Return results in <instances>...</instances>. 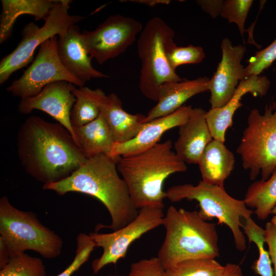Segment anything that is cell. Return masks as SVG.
<instances>
[{
  "instance_id": "cell-1",
  "label": "cell",
  "mask_w": 276,
  "mask_h": 276,
  "mask_svg": "<svg viewBox=\"0 0 276 276\" xmlns=\"http://www.w3.org/2000/svg\"><path fill=\"white\" fill-rule=\"evenodd\" d=\"M16 149L25 171L43 185L65 179L87 159L66 128L38 116L19 127Z\"/></svg>"
},
{
  "instance_id": "cell-2",
  "label": "cell",
  "mask_w": 276,
  "mask_h": 276,
  "mask_svg": "<svg viewBox=\"0 0 276 276\" xmlns=\"http://www.w3.org/2000/svg\"><path fill=\"white\" fill-rule=\"evenodd\" d=\"M119 157L100 154L88 158L68 177L43 185L42 189L60 196L78 192L97 198L107 209L111 220L108 225L98 224V229L117 231L132 221L139 213L125 182L119 175L117 163Z\"/></svg>"
},
{
  "instance_id": "cell-3",
  "label": "cell",
  "mask_w": 276,
  "mask_h": 276,
  "mask_svg": "<svg viewBox=\"0 0 276 276\" xmlns=\"http://www.w3.org/2000/svg\"><path fill=\"white\" fill-rule=\"evenodd\" d=\"M117 166L137 210L146 206L164 208L165 180L173 173L187 170L186 164L172 150L170 140L144 151L120 156Z\"/></svg>"
},
{
  "instance_id": "cell-4",
  "label": "cell",
  "mask_w": 276,
  "mask_h": 276,
  "mask_svg": "<svg viewBox=\"0 0 276 276\" xmlns=\"http://www.w3.org/2000/svg\"><path fill=\"white\" fill-rule=\"evenodd\" d=\"M163 225L166 235L157 257L165 270L184 260L219 256L216 224L198 212L170 206Z\"/></svg>"
},
{
  "instance_id": "cell-5",
  "label": "cell",
  "mask_w": 276,
  "mask_h": 276,
  "mask_svg": "<svg viewBox=\"0 0 276 276\" xmlns=\"http://www.w3.org/2000/svg\"><path fill=\"white\" fill-rule=\"evenodd\" d=\"M0 242L10 257L33 250L45 259L61 254L63 241L54 231L42 224L31 212L21 211L6 196L0 199Z\"/></svg>"
},
{
  "instance_id": "cell-6",
  "label": "cell",
  "mask_w": 276,
  "mask_h": 276,
  "mask_svg": "<svg viewBox=\"0 0 276 276\" xmlns=\"http://www.w3.org/2000/svg\"><path fill=\"white\" fill-rule=\"evenodd\" d=\"M174 36V30L163 19L154 17L147 22L138 38L137 51L141 61L139 88L152 101L157 102L162 84L182 80L167 57L168 51L175 44Z\"/></svg>"
},
{
  "instance_id": "cell-7",
  "label": "cell",
  "mask_w": 276,
  "mask_h": 276,
  "mask_svg": "<svg viewBox=\"0 0 276 276\" xmlns=\"http://www.w3.org/2000/svg\"><path fill=\"white\" fill-rule=\"evenodd\" d=\"M166 198L174 202L183 199L198 201V213L204 220L217 218L218 224H224L231 229L236 248L241 251L246 249L240 219L251 217L254 211L246 208L243 200L232 197L224 187L202 180L196 186L191 183L173 186L166 191Z\"/></svg>"
},
{
  "instance_id": "cell-8",
  "label": "cell",
  "mask_w": 276,
  "mask_h": 276,
  "mask_svg": "<svg viewBox=\"0 0 276 276\" xmlns=\"http://www.w3.org/2000/svg\"><path fill=\"white\" fill-rule=\"evenodd\" d=\"M237 152L250 179L259 173L262 180L269 178L276 168V101L266 105L263 114L250 111Z\"/></svg>"
},
{
  "instance_id": "cell-9",
  "label": "cell",
  "mask_w": 276,
  "mask_h": 276,
  "mask_svg": "<svg viewBox=\"0 0 276 276\" xmlns=\"http://www.w3.org/2000/svg\"><path fill=\"white\" fill-rule=\"evenodd\" d=\"M71 3L70 0H58L41 27L33 22L24 27L21 39L17 46L1 60V84L5 83L13 73L33 61L34 53L37 47L53 36L63 34L71 26L84 18L82 16L70 14Z\"/></svg>"
},
{
  "instance_id": "cell-10",
  "label": "cell",
  "mask_w": 276,
  "mask_h": 276,
  "mask_svg": "<svg viewBox=\"0 0 276 276\" xmlns=\"http://www.w3.org/2000/svg\"><path fill=\"white\" fill-rule=\"evenodd\" d=\"M164 208L146 206L140 208L136 217L121 228L109 233H90L96 247L103 249L101 256L91 264L95 274L108 264L116 265L125 258L130 245L143 235L163 225Z\"/></svg>"
},
{
  "instance_id": "cell-11",
  "label": "cell",
  "mask_w": 276,
  "mask_h": 276,
  "mask_svg": "<svg viewBox=\"0 0 276 276\" xmlns=\"http://www.w3.org/2000/svg\"><path fill=\"white\" fill-rule=\"evenodd\" d=\"M58 36L43 43L32 64L22 75L6 88L13 96L21 99L39 93L48 84L66 81L79 87L84 84L72 75L63 66L57 53Z\"/></svg>"
},
{
  "instance_id": "cell-12",
  "label": "cell",
  "mask_w": 276,
  "mask_h": 276,
  "mask_svg": "<svg viewBox=\"0 0 276 276\" xmlns=\"http://www.w3.org/2000/svg\"><path fill=\"white\" fill-rule=\"evenodd\" d=\"M140 21L120 14L112 15L91 31L81 33L87 52L100 64L125 52L143 30Z\"/></svg>"
},
{
  "instance_id": "cell-13",
  "label": "cell",
  "mask_w": 276,
  "mask_h": 276,
  "mask_svg": "<svg viewBox=\"0 0 276 276\" xmlns=\"http://www.w3.org/2000/svg\"><path fill=\"white\" fill-rule=\"evenodd\" d=\"M222 58L209 81L211 108L224 106L234 95L239 82L246 78L241 61L246 52L242 44L233 45L224 38L221 43Z\"/></svg>"
},
{
  "instance_id": "cell-14",
  "label": "cell",
  "mask_w": 276,
  "mask_h": 276,
  "mask_svg": "<svg viewBox=\"0 0 276 276\" xmlns=\"http://www.w3.org/2000/svg\"><path fill=\"white\" fill-rule=\"evenodd\" d=\"M74 85L63 81L50 83L36 95L21 99L18 110L25 114H29L34 110L48 113L66 128L74 139L70 120L71 112L76 101L72 92Z\"/></svg>"
},
{
  "instance_id": "cell-15",
  "label": "cell",
  "mask_w": 276,
  "mask_h": 276,
  "mask_svg": "<svg viewBox=\"0 0 276 276\" xmlns=\"http://www.w3.org/2000/svg\"><path fill=\"white\" fill-rule=\"evenodd\" d=\"M270 85V81L265 76H250L239 82L227 104L206 111L205 118L213 139L224 143L226 131L233 124L234 114L243 105L241 101L243 96L250 93L255 97H263L266 95Z\"/></svg>"
},
{
  "instance_id": "cell-16",
  "label": "cell",
  "mask_w": 276,
  "mask_h": 276,
  "mask_svg": "<svg viewBox=\"0 0 276 276\" xmlns=\"http://www.w3.org/2000/svg\"><path fill=\"white\" fill-rule=\"evenodd\" d=\"M192 108L191 105H183L169 115L146 122L133 139L125 143H115L110 156L119 157L129 155L153 147L159 143L165 132L185 123Z\"/></svg>"
},
{
  "instance_id": "cell-17",
  "label": "cell",
  "mask_w": 276,
  "mask_h": 276,
  "mask_svg": "<svg viewBox=\"0 0 276 276\" xmlns=\"http://www.w3.org/2000/svg\"><path fill=\"white\" fill-rule=\"evenodd\" d=\"M81 33L79 27L74 25L58 36L57 53L61 63L83 84L93 78H108L92 66V58L82 43Z\"/></svg>"
},
{
  "instance_id": "cell-18",
  "label": "cell",
  "mask_w": 276,
  "mask_h": 276,
  "mask_svg": "<svg viewBox=\"0 0 276 276\" xmlns=\"http://www.w3.org/2000/svg\"><path fill=\"white\" fill-rule=\"evenodd\" d=\"M206 112L201 108H193L187 121L178 127L174 147L176 155L186 164H198L204 149L213 140Z\"/></svg>"
},
{
  "instance_id": "cell-19",
  "label": "cell",
  "mask_w": 276,
  "mask_h": 276,
  "mask_svg": "<svg viewBox=\"0 0 276 276\" xmlns=\"http://www.w3.org/2000/svg\"><path fill=\"white\" fill-rule=\"evenodd\" d=\"M209 78L204 77L164 83L159 88L156 104L146 116V122L169 115L191 97L209 90Z\"/></svg>"
},
{
  "instance_id": "cell-20",
  "label": "cell",
  "mask_w": 276,
  "mask_h": 276,
  "mask_svg": "<svg viewBox=\"0 0 276 276\" xmlns=\"http://www.w3.org/2000/svg\"><path fill=\"white\" fill-rule=\"evenodd\" d=\"M99 105L100 113L106 120L115 143H123L132 140L146 123V116L125 111L121 100L114 93L106 95L104 92Z\"/></svg>"
},
{
  "instance_id": "cell-21",
  "label": "cell",
  "mask_w": 276,
  "mask_h": 276,
  "mask_svg": "<svg viewBox=\"0 0 276 276\" xmlns=\"http://www.w3.org/2000/svg\"><path fill=\"white\" fill-rule=\"evenodd\" d=\"M234 154L224 143L213 139L204 149L198 165L202 178L209 184L224 187L235 165Z\"/></svg>"
},
{
  "instance_id": "cell-22",
  "label": "cell",
  "mask_w": 276,
  "mask_h": 276,
  "mask_svg": "<svg viewBox=\"0 0 276 276\" xmlns=\"http://www.w3.org/2000/svg\"><path fill=\"white\" fill-rule=\"evenodd\" d=\"M73 131L75 141L86 158L100 154L110 156L115 141L106 120L101 113L93 121L73 127Z\"/></svg>"
},
{
  "instance_id": "cell-23",
  "label": "cell",
  "mask_w": 276,
  "mask_h": 276,
  "mask_svg": "<svg viewBox=\"0 0 276 276\" xmlns=\"http://www.w3.org/2000/svg\"><path fill=\"white\" fill-rule=\"evenodd\" d=\"M58 0H1L0 43L9 39L17 18L22 15L33 16L35 20L49 15Z\"/></svg>"
},
{
  "instance_id": "cell-24",
  "label": "cell",
  "mask_w": 276,
  "mask_h": 276,
  "mask_svg": "<svg viewBox=\"0 0 276 276\" xmlns=\"http://www.w3.org/2000/svg\"><path fill=\"white\" fill-rule=\"evenodd\" d=\"M243 200L246 206L255 209L259 219H267L276 204V168L268 179L251 183Z\"/></svg>"
},
{
  "instance_id": "cell-25",
  "label": "cell",
  "mask_w": 276,
  "mask_h": 276,
  "mask_svg": "<svg viewBox=\"0 0 276 276\" xmlns=\"http://www.w3.org/2000/svg\"><path fill=\"white\" fill-rule=\"evenodd\" d=\"M72 92L76 97L70 115L73 128L84 125L96 119L100 113L99 102L104 91L100 88H76L74 85Z\"/></svg>"
},
{
  "instance_id": "cell-26",
  "label": "cell",
  "mask_w": 276,
  "mask_h": 276,
  "mask_svg": "<svg viewBox=\"0 0 276 276\" xmlns=\"http://www.w3.org/2000/svg\"><path fill=\"white\" fill-rule=\"evenodd\" d=\"M242 228L249 242H254L259 250V258L252 265L251 268L255 273L260 276H274L271 261L267 250L264 247V229L258 225L251 218H246Z\"/></svg>"
},
{
  "instance_id": "cell-27",
  "label": "cell",
  "mask_w": 276,
  "mask_h": 276,
  "mask_svg": "<svg viewBox=\"0 0 276 276\" xmlns=\"http://www.w3.org/2000/svg\"><path fill=\"white\" fill-rule=\"evenodd\" d=\"M225 269L215 259L181 261L166 270V276H222Z\"/></svg>"
},
{
  "instance_id": "cell-28",
  "label": "cell",
  "mask_w": 276,
  "mask_h": 276,
  "mask_svg": "<svg viewBox=\"0 0 276 276\" xmlns=\"http://www.w3.org/2000/svg\"><path fill=\"white\" fill-rule=\"evenodd\" d=\"M0 276H47L44 264L40 258L25 252L12 256L0 270Z\"/></svg>"
},
{
  "instance_id": "cell-29",
  "label": "cell",
  "mask_w": 276,
  "mask_h": 276,
  "mask_svg": "<svg viewBox=\"0 0 276 276\" xmlns=\"http://www.w3.org/2000/svg\"><path fill=\"white\" fill-rule=\"evenodd\" d=\"M205 54L200 46L190 44L186 47H178L175 44L168 52V60L172 68L176 71L181 65L198 64L205 58Z\"/></svg>"
},
{
  "instance_id": "cell-30",
  "label": "cell",
  "mask_w": 276,
  "mask_h": 276,
  "mask_svg": "<svg viewBox=\"0 0 276 276\" xmlns=\"http://www.w3.org/2000/svg\"><path fill=\"white\" fill-rule=\"evenodd\" d=\"M252 0H225L220 15L229 23L236 24L242 36L244 33V25L253 3Z\"/></svg>"
},
{
  "instance_id": "cell-31",
  "label": "cell",
  "mask_w": 276,
  "mask_h": 276,
  "mask_svg": "<svg viewBox=\"0 0 276 276\" xmlns=\"http://www.w3.org/2000/svg\"><path fill=\"white\" fill-rule=\"evenodd\" d=\"M75 255L72 263L62 272L56 276H72L89 259L90 256L96 247L89 235L79 233L76 238Z\"/></svg>"
},
{
  "instance_id": "cell-32",
  "label": "cell",
  "mask_w": 276,
  "mask_h": 276,
  "mask_svg": "<svg viewBox=\"0 0 276 276\" xmlns=\"http://www.w3.org/2000/svg\"><path fill=\"white\" fill-rule=\"evenodd\" d=\"M276 60V38L268 46L257 52L248 60L245 67L246 78L251 75H260Z\"/></svg>"
},
{
  "instance_id": "cell-33",
  "label": "cell",
  "mask_w": 276,
  "mask_h": 276,
  "mask_svg": "<svg viewBox=\"0 0 276 276\" xmlns=\"http://www.w3.org/2000/svg\"><path fill=\"white\" fill-rule=\"evenodd\" d=\"M128 276H166V270L157 257L132 263Z\"/></svg>"
},
{
  "instance_id": "cell-34",
  "label": "cell",
  "mask_w": 276,
  "mask_h": 276,
  "mask_svg": "<svg viewBox=\"0 0 276 276\" xmlns=\"http://www.w3.org/2000/svg\"><path fill=\"white\" fill-rule=\"evenodd\" d=\"M264 239L268 246V251L273 265V274L276 276V223L272 221L265 225Z\"/></svg>"
},
{
  "instance_id": "cell-35",
  "label": "cell",
  "mask_w": 276,
  "mask_h": 276,
  "mask_svg": "<svg viewBox=\"0 0 276 276\" xmlns=\"http://www.w3.org/2000/svg\"><path fill=\"white\" fill-rule=\"evenodd\" d=\"M196 2L204 12L215 18L220 14L224 1L198 0Z\"/></svg>"
},
{
  "instance_id": "cell-36",
  "label": "cell",
  "mask_w": 276,
  "mask_h": 276,
  "mask_svg": "<svg viewBox=\"0 0 276 276\" xmlns=\"http://www.w3.org/2000/svg\"><path fill=\"white\" fill-rule=\"evenodd\" d=\"M222 276H243V274L238 265L228 263L225 265V269Z\"/></svg>"
},
{
  "instance_id": "cell-37",
  "label": "cell",
  "mask_w": 276,
  "mask_h": 276,
  "mask_svg": "<svg viewBox=\"0 0 276 276\" xmlns=\"http://www.w3.org/2000/svg\"><path fill=\"white\" fill-rule=\"evenodd\" d=\"M123 1L136 3L141 4H143L150 7H153L158 5H168L171 2V1L169 0H130Z\"/></svg>"
},
{
  "instance_id": "cell-38",
  "label": "cell",
  "mask_w": 276,
  "mask_h": 276,
  "mask_svg": "<svg viewBox=\"0 0 276 276\" xmlns=\"http://www.w3.org/2000/svg\"><path fill=\"white\" fill-rule=\"evenodd\" d=\"M10 256L4 246L0 242V269L2 268L9 262Z\"/></svg>"
},
{
  "instance_id": "cell-39",
  "label": "cell",
  "mask_w": 276,
  "mask_h": 276,
  "mask_svg": "<svg viewBox=\"0 0 276 276\" xmlns=\"http://www.w3.org/2000/svg\"><path fill=\"white\" fill-rule=\"evenodd\" d=\"M271 214L273 215H276V204L273 207V208L272 209L271 212Z\"/></svg>"
},
{
  "instance_id": "cell-40",
  "label": "cell",
  "mask_w": 276,
  "mask_h": 276,
  "mask_svg": "<svg viewBox=\"0 0 276 276\" xmlns=\"http://www.w3.org/2000/svg\"><path fill=\"white\" fill-rule=\"evenodd\" d=\"M108 276H123V275L115 274V275H108Z\"/></svg>"
}]
</instances>
